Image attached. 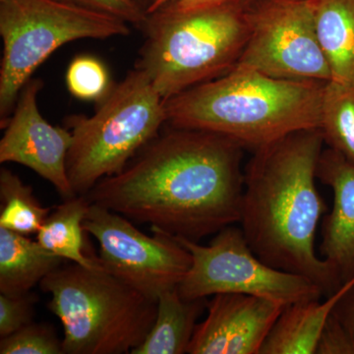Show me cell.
<instances>
[{
  "instance_id": "obj_12",
  "label": "cell",
  "mask_w": 354,
  "mask_h": 354,
  "mask_svg": "<svg viewBox=\"0 0 354 354\" xmlns=\"http://www.w3.org/2000/svg\"><path fill=\"white\" fill-rule=\"evenodd\" d=\"M286 305L269 298L220 293L207 304L187 353L260 354Z\"/></svg>"
},
{
  "instance_id": "obj_21",
  "label": "cell",
  "mask_w": 354,
  "mask_h": 354,
  "mask_svg": "<svg viewBox=\"0 0 354 354\" xmlns=\"http://www.w3.org/2000/svg\"><path fill=\"white\" fill-rule=\"evenodd\" d=\"M69 92L77 99L101 102L111 91L106 66L97 58L81 55L70 64L66 73Z\"/></svg>"
},
{
  "instance_id": "obj_23",
  "label": "cell",
  "mask_w": 354,
  "mask_h": 354,
  "mask_svg": "<svg viewBox=\"0 0 354 354\" xmlns=\"http://www.w3.org/2000/svg\"><path fill=\"white\" fill-rule=\"evenodd\" d=\"M37 297L29 292L21 295L0 293V337H6L32 322Z\"/></svg>"
},
{
  "instance_id": "obj_25",
  "label": "cell",
  "mask_w": 354,
  "mask_h": 354,
  "mask_svg": "<svg viewBox=\"0 0 354 354\" xmlns=\"http://www.w3.org/2000/svg\"><path fill=\"white\" fill-rule=\"evenodd\" d=\"M315 354H354L353 337L333 312L319 337Z\"/></svg>"
},
{
  "instance_id": "obj_26",
  "label": "cell",
  "mask_w": 354,
  "mask_h": 354,
  "mask_svg": "<svg viewBox=\"0 0 354 354\" xmlns=\"http://www.w3.org/2000/svg\"><path fill=\"white\" fill-rule=\"evenodd\" d=\"M333 314L348 330L354 341V277L346 281V290L335 304Z\"/></svg>"
},
{
  "instance_id": "obj_13",
  "label": "cell",
  "mask_w": 354,
  "mask_h": 354,
  "mask_svg": "<svg viewBox=\"0 0 354 354\" xmlns=\"http://www.w3.org/2000/svg\"><path fill=\"white\" fill-rule=\"evenodd\" d=\"M317 178L334 193L333 208L323 216L321 258L344 285L354 277V165L328 148L321 153Z\"/></svg>"
},
{
  "instance_id": "obj_19",
  "label": "cell",
  "mask_w": 354,
  "mask_h": 354,
  "mask_svg": "<svg viewBox=\"0 0 354 354\" xmlns=\"http://www.w3.org/2000/svg\"><path fill=\"white\" fill-rule=\"evenodd\" d=\"M319 128L324 143L354 165V84H325Z\"/></svg>"
},
{
  "instance_id": "obj_15",
  "label": "cell",
  "mask_w": 354,
  "mask_h": 354,
  "mask_svg": "<svg viewBox=\"0 0 354 354\" xmlns=\"http://www.w3.org/2000/svg\"><path fill=\"white\" fill-rule=\"evenodd\" d=\"M207 298L181 297L178 288L165 291L158 298V311L145 341L131 354L187 353L200 317L207 311Z\"/></svg>"
},
{
  "instance_id": "obj_28",
  "label": "cell",
  "mask_w": 354,
  "mask_h": 354,
  "mask_svg": "<svg viewBox=\"0 0 354 354\" xmlns=\"http://www.w3.org/2000/svg\"><path fill=\"white\" fill-rule=\"evenodd\" d=\"M137 1H139L140 3H141L142 6H145V8H146L147 2H148V0H137Z\"/></svg>"
},
{
  "instance_id": "obj_7",
  "label": "cell",
  "mask_w": 354,
  "mask_h": 354,
  "mask_svg": "<svg viewBox=\"0 0 354 354\" xmlns=\"http://www.w3.org/2000/svg\"><path fill=\"white\" fill-rule=\"evenodd\" d=\"M129 24L57 0H0V125L6 127L25 84L60 46L77 39L128 36Z\"/></svg>"
},
{
  "instance_id": "obj_5",
  "label": "cell",
  "mask_w": 354,
  "mask_h": 354,
  "mask_svg": "<svg viewBox=\"0 0 354 354\" xmlns=\"http://www.w3.org/2000/svg\"><path fill=\"white\" fill-rule=\"evenodd\" d=\"M64 327V354H125L142 344L157 317L158 301L102 267L60 266L39 283Z\"/></svg>"
},
{
  "instance_id": "obj_20",
  "label": "cell",
  "mask_w": 354,
  "mask_h": 354,
  "mask_svg": "<svg viewBox=\"0 0 354 354\" xmlns=\"http://www.w3.org/2000/svg\"><path fill=\"white\" fill-rule=\"evenodd\" d=\"M0 227L23 235L37 234L53 208L44 207L31 186L7 169L0 171Z\"/></svg>"
},
{
  "instance_id": "obj_4",
  "label": "cell",
  "mask_w": 354,
  "mask_h": 354,
  "mask_svg": "<svg viewBox=\"0 0 354 354\" xmlns=\"http://www.w3.org/2000/svg\"><path fill=\"white\" fill-rule=\"evenodd\" d=\"M135 68L167 100L234 68L249 35L239 0L171 2L147 13Z\"/></svg>"
},
{
  "instance_id": "obj_27",
  "label": "cell",
  "mask_w": 354,
  "mask_h": 354,
  "mask_svg": "<svg viewBox=\"0 0 354 354\" xmlns=\"http://www.w3.org/2000/svg\"><path fill=\"white\" fill-rule=\"evenodd\" d=\"M221 1V0H148L146 6V12L151 13L157 10L160 7L165 6L171 2H214Z\"/></svg>"
},
{
  "instance_id": "obj_2",
  "label": "cell",
  "mask_w": 354,
  "mask_h": 354,
  "mask_svg": "<svg viewBox=\"0 0 354 354\" xmlns=\"http://www.w3.org/2000/svg\"><path fill=\"white\" fill-rule=\"evenodd\" d=\"M324 144L314 128L254 151L244 171L239 223L266 264L310 279L328 297L342 283L315 251L317 227L328 209L316 187Z\"/></svg>"
},
{
  "instance_id": "obj_17",
  "label": "cell",
  "mask_w": 354,
  "mask_h": 354,
  "mask_svg": "<svg viewBox=\"0 0 354 354\" xmlns=\"http://www.w3.org/2000/svg\"><path fill=\"white\" fill-rule=\"evenodd\" d=\"M330 81L354 84V0H311Z\"/></svg>"
},
{
  "instance_id": "obj_29",
  "label": "cell",
  "mask_w": 354,
  "mask_h": 354,
  "mask_svg": "<svg viewBox=\"0 0 354 354\" xmlns=\"http://www.w3.org/2000/svg\"><path fill=\"white\" fill-rule=\"evenodd\" d=\"M258 1V0H246L247 3H253V2Z\"/></svg>"
},
{
  "instance_id": "obj_8",
  "label": "cell",
  "mask_w": 354,
  "mask_h": 354,
  "mask_svg": "<svg viewBox=\"0 0 354 354\" xmlns=\"http://www.w3.org/2000/svg\"><path fill=\"white\" fill-rule=\"evenodd\" d=\"M192 256V265L177 288L181 297L196 299L220 293H241L290 305L324 297L313 281L266 264L249 246L241 227L223 228L209 242L174 237Z\"/></svg>"
},
{
  "instance_id": "obj_18",
  "label": "cell",
  "mask_w": 354,
  "mask_h": 354,
  "mask_svg": "<svg viewBox=\"0 0 354 354\" xmlns=\"http://www.w3.org/2000/svg\"><path fill=\"white\" fill-rule=\"evenodd\" d=\"M91 203L85 195H78L55 207L37 234V241L46 250L65 261L94 268L95 256L88 257L84 243L83 223Z\"/></svg>"
},
{
  "instance_id": "obj_11",
  "label": "cell",
  "mask_w": 354,
  "mask_h": 354,
  "mask_svg": "<svg viewBox=\"0 0 354 354\" xmlns=\"http://www.w3.org/2000/svg\"><path fill=\"white\" fill-rule=\"evenodd\" d=\"M44 82L31 78L21 90L0 141V162L24 165L53 184L64 200L77 196L66 171L72 134L66 127L50 124L39 111Z\"/></svg>"
},
{
  "instance_id": "obj_24",
  "label": "cell",
  "mask_w": 354,
  "mask_h": 354,
  "mask_svg": "<svg viewBox=\"0 0 354 354\" xmlns=\"http://www.w3.org/2000/svg\"><path fill=\"white\" fill-rule=\"evenodd\" d=\"M88 10L113 16L141 29L147 18L145 6L137 0H57Z\"/></svg>"
},
{
  "instance_id": "obj_16",
  "label": "cell",
  "mask_w": 354,
  "mask_h": 354,
  "mask_svg": "<svg viewBox=\"0 0 354 354\" xmlns=\"http://www.w3.org/2000/svg\"><path fill=\"white\" fill-rule=\"evenodd\" d=\"M64 258L46 250L38 241L27 235L0 227V293L21 295L32 288L51 272L57 270Z\"/></svg>"
},
{
  "instance_id": "obj_10",
  "label": "cell",
  "mask_w": 354,
  "mask_h": 354,
  "mask_svg": "<svg viewBox=\"0 0 354 354\" xmlns=\"http://www.w3.org/2000/svg\"><path fill=\"white\" fill-rule=\"evenodd\" d=\"M85 232L100 245L102 267L150 299L178 286L192 265V256L174 237L153 232L149 236L133 221L111 209L91 204Z\"/></svg>"
},
{
  "instance_id": "obj_3",
  "label": "cell",
  "mask_w": 354,
  "mask_h": 354,
  "mask_svg": "<svg viewBox=\"0 0 354 354\" xmlns=\"http://www.w3.org/2000/svg\"><path fill=\"white\" fill-rule=\"evenodd\" d=\"M326 83L274 78L236 64L215 80L165 100L167 124L218 133L256 151L320 127Z\"/></svg>"
},
{
  "instance_id": "obj_6",
  "label": "cell",
  "mask_w": 354,
  "mask_h": 354,
  "mask_svg": "<svg viewBox=\"0 0 354 354\" xmlns=\"http://www.w3.org/2000/svg\"><path fill=\"white\" fill-rule=\"evenodd\" d=\"M72 134L66 171L74 193L88 194L104 177L120 174L167 123L165 100L134 68L101 101L94 115L65 120Z\"/></svg>"
},
{
  "instance_id": "obj_22",
  "label": "cell",
  "mask_w": 354,
  "mask_h": 354,
  "mask_svg": "<svg viewBox=\"0 0 354 354\" xmlns=\"http://www.w3.org/2000/svg\"><path fill=\"white\" fill-rule=\"evenodd\" d=\"M1 354H64L62 339L46 324L32 322L0 339Z\"/></svg>"
},
{
  "instance_id": "obj_14",
  "label": "cell",
  "mask_w": 354,
  "mask_h": 354,
  "mask_svg": "<svg viewBox=\"0 0 354 354\" xmlns=\"http://www.w3.org/2000/svg\"><path fill=\"white\" fill-rule=\"evenodd\" d=\"M346 288V283L326 301L317 298L288 305L260 354H315L321 333Z\"/></svg>"
},
{
  "instance_id": "obj_1",
  "label": "cell",
  "mask_w": 354,
  "mask_h": 354,
  "mask_svg": "<svg viewBox=\"0 0 354 354\" xmlns=\"http://www.w3.org/2000/svg\"><path fill=\"white\" fill-rule=\"evenodd\" d=\"M243 149L218 133L169 127L85 196L153 232L199 242L241 221Z\"/></svg>"
},
{
  "instance_id": "obj_9",
  "label": "cell",
  "mask_w": 354,
  "mask_h": 354,
  "mask_svg": "<svg viewBox=\"0 0 354 354\" xmlns=\"http://www.w3.org/2000/svg\"><path fill=\"white\" fill-rule=\"evenodd\" d=\"M249 35L237 64L286 80H330L311 0H258L247 7Z\"/></svg>"
}]
</instances>
